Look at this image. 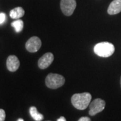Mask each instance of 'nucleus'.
Returning a JSON list of instances; mask_svg holds the SVG:
<instances>
[{"label": "nucleus", "mask_w": 121, "mask_h": 121, "mask_svg": "<svg viewBox=\"0 0 121 121\" xmlns=\"http://www.w3.org/2000/svg\"><path fill=\"white\" fill-rule=\"evenodd\" d=\"M121 12V0H113L109 5L108 13L110 15H115Z\"/></svg>", "instance_id": "nucleus-9"}, {"label": "nucleus", "mask_w": 121, "mask_h": 121, "mask_svg": "<svg viewBox=\"0 0 121 121\" xmlns=\"http://www.w3.org/2000/svg\"></svg>", "instance_id": "nucleus-19"}, {"label": "nucleus", "mask_w": 121, "mask_h": 121, "mask_svg": "<svg viewBox=\"0 0 121 121\" xmlns=\"http://www.w3.org/2000/svg\"><path fill=\"white\" fill-rule=\"evenodd\" d=\"M41 45L40 39L37 36H32L26 42V48L28 52H36L40 48Z\"/></svg>", "instance_id": "nucleus-6"}, {"label": "nucleus", "mask_w": 121, "mask_h": 121, "mask_svg": "<svg viewBox=\"0 0 121 121\" xmlns=\"http://www.w3.org/2000/svg\"><path fill=\"white\" fill-rule=\"evenodd\" d=\"M29 112H30V116L32 117V118L36 121H41L42 120H43L44 116L39 113L37 110V108H36L35 106H32L30 107V110H29Z\"/></svg>", "instance_id": "nucleus-11"}, {"label": "nucleus", "mask_w": 121, "mask_h": 121, "mask_svg": "<svg viewBox=\"0 0 121 121\" xmlns=\"http://www.w3.org/2000/svg\"><path fill=\"white\" fill-rule=\"evenodd\" d=\"M7 68L9 71H16L20 67V60L17 56L15 55H9L7 59L6 62Z\"/></svg>", "instance_id": "nucleus-8"}, {"label": "nucleus", "mask_w": 121, "mask_h": 121, "mask_svg": "<svg viewBox=\"0 0 121 121\" xmlns=\"http://www.w3.org/2000/svg\"><path fill=\"white\" fill-rule=\"evenodd\" d=\"M120 83H121V82H120Z\"/></svg>", "instance_id": "nucleus-18"}, {"label": "nucleus", "mask_w": 121, "mask_h": 121, "mask_svg": "<svg viewBox=\"0 0 121 121\" xmlns=\"http://www.w3.org/2000/svg\"><path fill=\"white\" fill-rule=\"evenodd\" d=\"M57 121H66V119L64 117H61L57 120Z\"/></svg>", "instance_id": "nucleus-16"}, {"label": "nucleus", "mask_w": 121, "mask_h": 121, "mask_svg": "<svg viewBox=\"0 0 121 121\" xmlns=\"http://www.w3.org/2000/svg\"><path fill=\"white\" fill-rule=\"evenodd\" d=\"M78 121H91V119L89 117H82Z\"/></svg>", "instance_id": "nucleus-15"}, {"label": "nucleus", "mask_w": 121, "mask_h": 121, "mask_svg": "<svg viewBox=\"0 0 121 121\" xmlns=\"http://www.w3.org/2000/svg\"><path fill=\"white\" fill-rule=\"evenodd\" d=\"M5 17H6V16H5V14L4 13H0V24H3L5 22Z\"/></svg>", "instance_id": "nucleus-14"}, {"label": "nucleus", "mask_w": 121, "mask_h": 121, "mask_svg": "<svg viewBox=\"0 0 121 121\" xmlns=\"http://www.w3.org/2000/svg\"><path fill=\"white\" fill-rule=\"evenodd\" d=\"M5 119V112L3 109H0V121H4Z\"/></svg>", "instance_id": "nucleus-13"}, {"label": "nucleus", "mask_w": 121, "mask_h": 121, "mask_svg": "<svg viewBox=\"0 0 121 121\" xmlns=\"http://www.w3.org/2000/svg\"><path fill=\"white\" fill-rule=\"evenodd\" d=\"M106 106V102L103 99L100 98L95 99L90 104L89 114L91 116H94L98 113L102 112Z\"/></svg>", "instance_id": "nucleus-5"}, {"label": "nucleus", "mask_w": 121, "mask_h": 121, "mask_svg": "<svg viewBox=\"0 0 121 121\" xmlns=\"http://www.w3.org/2000/svg\"><path fill=\"white\" fill-rule=\"evenodd\" d=\"M17 121H24V120H23L22 118H19V119H18Z\"/></svg>", "instance_id": "nucleus-17"}, {"label": "nucleus", "mask_w": 121, "mask_h": 121, "mask_svg": "<svg viewBox=\"0 0 121 121\" xmlns=\"http://www.w3.org/2000/svg\"><path fill=\"white\" fill-rule=\"evenodd\" d=\"M91 95L88 92L75 94L71 97V103L75 108L78 110H85L90 105Z\"/></svg>", "instance_id": "nucleus-1"}, {"label": "nucleus", "mask_w": 121, "mask_h": 121, "mask_svg": "<svg viewBox=\"0 0 121 121\" xmlns=\"http://www.w3.org/2000/svg\"><path fill=\"white\" fill-rule=\"evenodd\" d=\"M77 6L75 0H61L60 9L63 13L67 16H70L73 13Z\"/></svg>", "instance_id": "nucleus-4"}, {"label": "nucleus", "mask_w": 121, "mask_h": 121, "mask_svg": "<svg viewBox=\"0 0 121 121\" xmlns=\"http://www.w3.org/2000/svg\"><path fill=\"white\" fill-rule=\"evenodd\" d=\"M54 60V55L51 52H47L44 54L39 59L38 62L39 67L41 69H47L51 65Z\"/></svg>", "instance_id": "nucleus-7"}, {"label": "nucleus", "mask_w": 121, "mask_h": 121, "mask_svg": "<svg viewBox=\"0 0 121 121\" xmlns=\"http://www.w3.org/2000/svg\"><path fill=\"white\" fill-rule=\"evenodd\" d=\"M114 44L108 42H102L95 44L94 51L98 56L101 57H109L114 52Z\"/></svg>", "instance_id": "nucleus-2"}, {"label": "nucleus", "mask_w": 121, "mask_h": 121, "mask_svg": "<svg viewBox=\"0 0 121 121\" xmlns=\"http://www.w3.org/2000/svg\"><path fill=\"white\" fill-rule=\"evenodd\" d=\"M12 26L14 28V29L16 30V32L19 33L20 32H22L24 28V22L22 20H19L17 19V20L14 21L12 23Z\"/></svg>", "instance_id": "nucleus-12"}, {"label": "nucleus", "mask_w": 121, "mask_h": 121, "mask_svg": "<svg viewBox=\"0 0 121 121\" xmlns=\"http://www.w3.org/2000/svg\"><path fill=\"white\" fill-rule=\"evenodd\" d=\"M24 13H25V12L24 9L21 7H17L10 11L9 16L13 19H19L20 17L24 16Z\"/></svg>", "instance_id": "nucleus-10"}, {"label": "nucleus", "mask_w": 121, "mask_h": 121, "mask_svg": "<svg viewBox=\"0 0 121 121\" xmlns=\"http://www.w3.org/2000/svg\"><path fill=\"white\" fill-rule=\"evenodd\" d=\"M65 82L64 77L56 73H49L45 79L46 86L50 89H57L63 86Z\"/></svg>", "instance_id": "nucleus-3"}]
</instances>
